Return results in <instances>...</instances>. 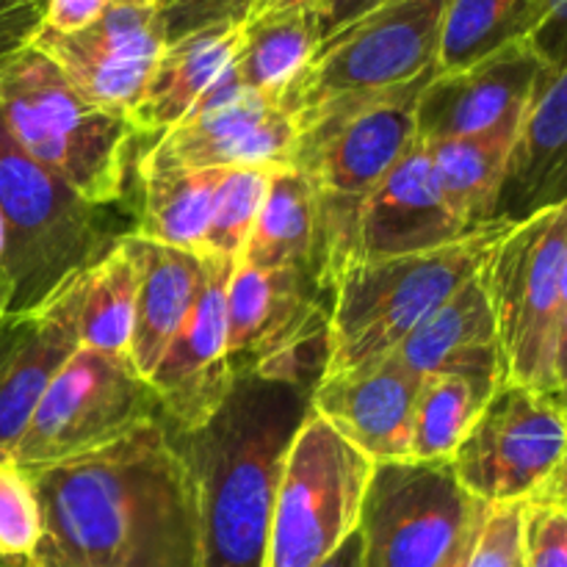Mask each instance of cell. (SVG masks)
Segmentation results:
<instances>
[{"mask_svg": "<svg viewBox=\"0 0 567 567\" xmlns=\"http://www.w3.org/2000/svg\"><path fill=\"white\" fill-rule=\"evenodd\" d=\"M25 471L44 518L25 567H203L197 491L164 421Z\"/></svg>", "mask_w": 567, "mask_h": 567, "instance_id": "obj_1", "label": "cell"}, {"mask_svg": "<svg viewBox=\"0 0 567 567\" xmlns=\"http://www.w3.org/2000/svg\"><path fill=\"white\" fill-rule=\"evenodd\" d=\"M310 396L247 371L203 426L169 432L197 491L203 567H266L277 485Z\"/></svg>", "mask_w": 567, "mask_h": 567, "instance_id": "obj_2", "label": "cell"}, {"mask_svg": "<svg viewBox=\"0 0 567 567\" xmlns=\"http://www.w3.org/2000/svg\"><path fill=\"white\" fill-rule=\"evenodd\" d=\"M0 122L22 153L86 203L125 199L136 127L86 103L33 44L0 61Z\"/></svg>", "mask_w": 567, "mask_h": 567, "instance_id": "obj_3", "label": "cell"}, {"mask_svg": "<svg viewBox=\"0 0 567 567\" xmlns=\"http://www.w3.org/2000/svg\"><path fill=\"white\" fill-rule=\"evenodd\" d=\"M509 227V221L496 219L430 252L343 266L332 291L330 363L324 377L396 352L421 321L485 269Z\"/></svg>", "mask_w": 567, "mask_h": 567, "instance_id": "obj_4", "label": "cell"}, {"mask_svg": "<svg viewBox=\"0 0 567 567\" xmlns=\"http://www.w3.org/2000/svg\"><path fill=\"white\" fill-rule=\"evenodd\" d=\"M22 153L0 122V216L6 221L9 316L42 310L133 233Z\"/></svg>", "mask_w": 567, "mask_h": 567, "instance_id": "obj_5", "label": "cell"}, {"mask_svg": "<svg viewBox=\"0 0 567 567\" xmlns=\"http://www.w3.org/2000/svg\"><path fill=\"white\" fill-rule=\"evenodd\" d=\"M432 75L382 92L330 100L293 120L291 166L308 177L321 208L358 225L363 199L419 138L415 103Z\"/></svg>", "mask_w": 567, "mask_h": 567, "instance_id": "obj_6", "label": "cell"}, {"mask_svg": "<svg viewBox=\"0 0 567 567\" xmlns=\"http://www.w3.org/2000/svg\"><path fill=\"white\" fill-rule=\"evenodd\" d=\"M565 255L567 203L509 227L482 269L496 319L504 382L548 399L563 313L559 280Z\"/></svg>", "mask_w": 567, "mask_h": 567, "instance_id": "obj_7", "label": "cell"}, {"mask_svg": "<svg viewBox=\"0 0 567 567\" xmlns=\"http://www.w3.org/2000/svg\"><path fill=\"white\" fill-rule=\"evenodd\" d=\"M374 463L310 408L286 454L266 567H319L358 532Z\"/></svg>", "mask_w": 567, "mask_h": 567, "instance_id": "obj_8", "label": "cell"}, {"mask_svg": "<svg viewBox=\"0 0 567 567\" xmlns=\"http://www.w3.org/2000/svg\"><path fill=\"white\" fill-rule=\"evenodd\" d=\"M332 288L310 269L236 264L227 286V354L236 374L316 391L330 363Z\"/></svg>", "mask_w": 567, "mask_h": 567, "instance_id": "obj_9", "label": "cell"}, {"mask_svg": "<svg viewBox=\"0 0 567 567\" xmlns=\"http://www.w3.org/2000/svg\"><path fill=\"white\" fill-rule=\"evenodd\" d=\"M449 0H388L321 42L282 94L291 120L349 94L404 86L437 72Z\"/></svg>", "mask_w": 567, "mask_h": 567, "instance_id": "obj_10", "label": "cell"}, {"mask_svg": "<svg viewBox=\"0 0 567 567\" xmlns=\"http://www.w3.org/2000/svg\"><path fill=\"white\" fill-rule=\"evenodd\" d=\"M153 421H161V404L131 360L78 349L50 380L11 460L22 468H48Z\"/></svg>", "mask_w": 567, "mask_h": 567, "instance_id": "obj_11", "label": "cell"}, {"mask_svg": "<svg viewBox=\"0 0 567 567\" xmlns=\"http://www.w3.org/2000/svg\"><path fill=\"white\" fill-rule=\"evenodd\" d=\"M485 509L449 460L374 465L358 526L363 567H441Z\"/></svg>", "mask_w": 567, "mask_h": 567, "instance_id": "obj_12", "label": "cell"}, {"mask_svg": "<svg viewBox=\"0 0 567 567\" xmlns=\"http://www.w3.org/2000/svg\"><path fill=\"white\" fill-rule=\"evenodd\" d=\"M567 443V410L524 385L502 382L449 457L476 502H529Z\"/></svg>", "mask_w": 567, "mask_h": 567, "instance_id": "obj_13", "label": "cell"}, {"mask_svg": "<svg viewBox=\"0 0 567 567\" xmlns=\"http://www.w3.org/2000/svg\"><path fill=\"white\" fill-rule=\"evenodd\" d=\"M297 125L280 97L249 92L233 64L183 122L161 133L136 166L153 169H236L291 166Z\"/></svg>", "mask_w": 567, "mask_h": 567, "instance_id": "obj_14", "label": "cell"}, {"mask_svg": "<svg viewBox=\"0 0 567 567\" xmlns=\"http://www.w3.org/2000/svg\"><path fill=\"white\" fill-rule=\"evenodd\" d=\"M86 103L131 116L164 53V31L155 9L109 6L97 22L78 33L39 25L31 39Z\"/></svg>", "mask_w": 567, "mask_h": 567, "instance_id": "obj_15", "label": "cell"}, {"mask_svg": "<svg viewBox=\"0 0 567 567\" xmlns=\"http://www.w3.org/2000/svg\"><path fill=\"white\" fill-rule=\"evenodd\" d=\"M546 72L529 42L509 44L463 70L435 72L415 103V136L421 142L518 136Z\"/></svg>", "mask_w": 567, "mask_h": 567, "instance_id": "obj_16", "label": "cell"}, {"mask_svg": "<svg viewBox=\"0 0 567 567\" xmlns=\"http://www.w3.org/2000/svg\"><path fill=\"white\" fill-rule=\"evenodd\" d=\"M205 286L158 365L147 377L169 432L203 426L236 382L227 354V286L238 260L205 258Z\"/></svg>", "mask_w": 567, "mask_h": 567, "instance_id": "obj_17", "label": "cell"}, {"mask_svg": "<svg viewBox=\"0 0 567 567\" xmlns=\"http://www.w3.org/2000/svg\"><path fill=\"white\" fill-rule=\"evenodd\" d=\"M421 391L396 354L324 377L310 396L316 415L336 426L374 465L413 460V415Z\"/></svg>", "mask_w": 567, "mask_h": 567, "instance_id": "obj_18", "label": "cell"}, {"mask_svg": "<svg viewBox=\"0 0 567 567\" xmlns=\"http://www.w3.org/2000/svg\"><path fill=\"white\" fill-rule=\"evenodd\" d=\"M468 236L437 186L421 138L363 199L354 225V260L430 252Z\"/></svg>", "mask_w": 567, "mask_h": 567, "instance_id": "obj_19", "label": "cell"}, {"mask_svg": "<svg viewBox=\"0 0 567 567\" xmlns=\"http://www.w3.org/2000/svg\"><path fill=\"white\" fill-rule=\"evenodd\" d=\"M563 203H567V66L548 70L537 83L509 150L496 219L518 225Z\"/></svg>", "mask_w": 567, "mask_h": 567, "instance_id": "obj_20", "label": "cell"}, {"mask_svg": "<svg viewBox=\"0 0 567 567\" xmlns=\"http://www.w3.org/2000/svg\"><path fill=\"white\" fill-rule=\"evenodd\" d=\"M393 354L421 380L452 374L502 385L496 319L482 271L421 321Z\"/></svg>", "mask_w": 567, "mask_h": 567, "instance_id": "obj_21", "label": "cell"}, {"mask_svg": "<svg viewBox=\"0 0 567 567\" xmlns=\"http://www.w3.org/2000/svg\"><path fill=\"white\" fill-rule=\"evenodd\" d=\"M78 349L70 321L50 305L0 316V463L11 460L50 380Z\"/></svg>", "mask_w": 567, "mask_h": 567, "instance_id": "obj_22", "label": "cell"}, {"mask_svg": "<svg viewBox=\"0 0 567 567\" xmlns=\"http://www.w3.org/2000/svg\"><path fill=\"white\" fill-rule=\"evenodd\" d=\"M138 266L136 316L127 360L147 380L172 338L186 324L205 286V255L164 247L127 233Z\"/></svg>", "mask_w": 567, "mask_h": 567, "instance_id": "obj_23", "label": "cell"}, {"mask_svg": "<svg viewBox=\"0 0 567 567\" xmlns=\"http://www.w3.org/2000/svg\"><path fill=\"white\" fill-rule=\"evenodd\" d=\"M241 42L244 22H219L164 44L142 100L127 116L138 136H161L186 120L203 94L230 70Z\"/></svg>", "mask_w": 567, "mask_h": 567, "instance_id": "obj_24", "label": "cell"}, {"mask_svg": "<svg viewBox=\"0 0 567 567\" xmlns=\"http://www.w3.org/2000/svg\"><path fill=\"white\" fill-rule=\"evenodd\" d=\"M138 266L127 236L103 255L64 291L50 299V308L70 321L78 347L125 358L131 349L133 316H136Z\"/></svg>", "mask_w": 567, "mask_h": 567, "instance_id": "obj_25", "label": "cell"}, {"mask_svg": "<svg viewBox=\"0 0 567 567\" xmlns=\"http://www.w3.org/2000/svg\"><path fill=\"white\" fill-rule=\"evenodd\" d=\"M319 255V197L293 166L271 172L264 208L238 264L252 269H310Z\"/></svg>", "mask_w": 567, "mask_h": 567, "instance_id": "obj_26", "label": "cell"}, {"mask_svg": "<svg viewBox=\"0 0 567 567\" xmlns=\"http://www.w3.org/2000/svg\"><path fill=\"white\" fill-rule=\"evenodd\" d=\"M227 169H153L136 166L142 194L133 233L164 247L203 252L216 188Z\"/></svg>", "mask_w": 567, "mask_h": 567, "instance_id": "obj_27", "label": "cell"}, {"mask_svg": "<svg viewBox=\"0 0 567 567\" xmlns=\"http://www.w3.org/2000/svg\"><path fill=\"white\" fill-rule=\"evenodd\" d=\"M321 42V11L288 9L255 14L244 22V42L233 61V75L249 92L282 100L286 89L319 53Z\"/></svg>", "mask_w": 567, "mask_h": 567, "instance_id": "obj_28", "label": "cell"}, {"mask_svg": "<svg viewBox=\"0 0 567 567\" xmlns=\"http://www.w3.org/2000/svg\"><path fill=\"white\" fill-rule=\"evenodd\" d=\"M515 136L437 138L424 142L437 186L468 233L496 221L498 194Z\"/></svg>", "mask_w": 567, "mask_h": 567, "instance_id": "obj_29", "label": "cell"}, {"mask_svg": "<svg viewBox=\"0 0 567 567\" xmlns=\"http://www.w3.org/2000/svg\"><path fill=\"white\" fill-rule=\"evenodd\" d=\"M546 0H449L443 14L437 72L476 64L509 44L529 42Z\"/></svg>", "mask_w": 567, "mask_h": 567, "instance_id": "obj_30", "label": "cell"}, {"mask_svg": "<svg viewBox=\"0 0 567 567\" xmlns=\"http://www.w3.org/2000/svg\"><path fill=\"white\" fill-rule=\"evenodd\" d=\"M498 385L468 377H424L413 415V460H449Z\"/></svg>", "mask_w": 567, "mask_h": 567, "instance_id": "obj_31", "label": "cell"}, {"mask_svg": "<svg viewBox=\"0 0 567 567\" xmlns=\"http://www.w3.org/2000/svg\"><path fill=\"white\" fill-rule=\"evenodd\" d=\"M277 166H236L227 169L216 188L214 208H210L208 233H205V258L241 260L252 227L264 208L269 192L271 172Z\"/></svg>", "mask_w": 567, "mask_h": 567, "instance_id": "obj_32", "label": "cell"}, {"mask_svg": "<svg viewBox=\"0 0 567 567\" xmlns=\"http://www.w3.org/2000/svg\"><path fill=\"white\" fill-rule=\"evenodd\" d=\"M44 518L31 474L14 463H0V565L25 567L42 540Z\"/></svg>", "mask_w": 567, "mask_h": 567, "instance_id": "obj_33", "label": "cell"}, {"mask_svg": "<svg viewBox=\"0 0 567 567\" xmlns=\"http://www.w3.org/2000/svg\"><path fill=\"white\" fill-rule=\"evenodd\" d=\"M524 509L526 502L487 507L480 537L465 567H526Z\"/></svg>", "mask_w": 567, "mask_h": 567, "instance_id": "obj_34", "label": "cell"}, {"mask_svg": "<svg viewBox=\"0 0 567 567\" xmlns=\"http://www.w3.org/2000/svg\"><path fill=\"white\" fill-rule=\"evenodd\" d=\"M252 0H161L155 6L166 44L219 22H247Z\"/></svg>", "mask_w": 567, "mask_h": 567, "instance_id": "obj_35", "label": "cell"}, {"mask_svg": "<svg viewBox=\"0 0 567 567\" xmlns=\"http://www.w3.org/2000/svg\"><path fill=\"white\" fill-rule=\"evenodd\" d=\"M524 563L526 567H567V509L526 502Z\"/></svg>", "mask_w": 567, "mask_h": 567, "instance_id": "obj_36", "label": "cell"}, {"mask_svg": "<svg viewBox=\"0 0 567 567\" xmlns=\"http://www.w3.org/2000/svg\"><path fill=\"white\" fill-rule=\"evenodd\" d=\"M532 50L548 70L567 66V0H546L543 20L529 39Z\"/></svg>", "mask_w": 567, "mask_h": 567, "instance_id": "obj_37", "label": "cell"}, {"mask_svg": "<svg viewBox=\"0 0 567 567\" xmlns=\"http://www.w3.org/2000/svg\"><path fill=\"white\" fill-rule=\"evenodd\" d=\"M42 25V6L33 0H0V61L31 44Z\"/></svg>", "mask_w": 567, "mask_h": 567, "instance_id": "obj_38", "label": "cell"}, {"mask_svg": "<svg viewBox=\"0 0 567 567\" xmlns=\"http://www.w3.org/2000/svg\"><path fill=\"white\" fill-rule=\"evenodd\" d=\"M114 0H42V28L78 33L97 22Z\"/></svg>", "mask_w": 567, "mask_h": 567, "instance_id": "obj_39", "label": "cell"}, {"mask_svg": "<svg viewBox=\"0 0 567 567\" xmlns=\"http://www.w3.org/2000/svg\"><path fill=\"white\" fill-rule=\"evenodd\" d=\"M388 0H327L321 9V28H324V39L338 33L341 28L352 25L354 20L365 17L369 11L380 9Z\"/></svg>", "mask_w": 567, "mask_h": 567, "instance_id": "obj_40", "label": "cell"}, {"mask_svg": "<svg viewBox=\"0 0 567 567\" xmlns=\"http://www.w3.org/2000/svg\"><path fill=\"white\" fill-rule=\"evenodd\" d=\"M529 502L551 504V507L567 509V443H565L563 454H559L557 465H554V471L548 474V480L543 482L540 491H537Z\"/></svg>", "mask_w": 567, "mask_h": 567, "instance_id": "obj_41", "label": "cell"}, {"mask_svg": "<svg viewBox=\"0 0 567 567\" xmlns=\"http://www.w3.org/2000/svg\"><path fill=\"white\" fill-rule=\"evenodd\" d=\"M551 399L559 408L567 410V310L559 316L557 330V349H554V382Z\"/></svg>", "mask_w": 567, "mask_h": 567, "instance_id": "obj_42", "label": "cell"}, {"mask_svg": "<svg viewBox=\"0 0 567 567\" xmlns=\"http://www.w3.org/2000/svg\"><path fill=\"white\" fill-rule=\"evenodd\" d=\"M485 513H487V509H485ZM482 520H485V515H482V518L476 520V524L471 526L468 532H465V535H463V540H460L457 546H454V551L449 554L446 559H443V565H441V567H465V565H468V559H471V551H474V543H476V537H480Z\"/></svg>", "mask_w": 567, "mask_h": 567, "instance_id": "obj_43", "label": "cell"}, {"mask_svg": "<svg viewBox=\"0 0 567 567\" xmlns=\"http://www.w3.org/2000/svg\"><path fill=\"white\" fill-rule=\"evenodd\" d=\"M327 0H252V11L249 17L255 14H269V11H288V9H324Z\"/></svg>", "mask_w": 567, "mask_h": 567, "instance_id": "obj_44", "label": "cell"}, {"mask_svg": "<svg viewBox=\"0 0 567 567\" xmlns=\"http://www.w3.org/2000/svg\"><path fill=\"white\" fill-rule=\"evenodd\" d=\"M319 567H363V557H360V535L354 532L330 559H324Z\"/></svg>", "mask_w": 567, "mask_h": 567, "instance_id": "obj_45", "label": "cell"}, {"mask_svg": "<svg viewBox=\"0 0 567 567\" xmlns=\"http://www.w3.org/2000/svg\"><path fill=\"white\" fill-rule=\"evenodd\" d=\"M161 0H114V6H133V9H155Z\"/></svg>", "mask_w": 567, "mask_h": 567, "instance_id": "obj_46", "label": "cell"}, {"mask_svg": "<svg viewBox=\"0 0 567 567\" xmlns=\"http://www.w3.org/2000/svg\"><path fill=\"white\" fill-rule=\"evenodd\" d=\"M559 305H563V313H565L567 310V255H565V264H563V280H559Z\"/></svg>", "mask_w": 567, "mask_h": 567, "instance_id": "obj_47", "label": "cell"}, {"mask_svg": "<svg viewBox=\"0 0 567 567\" xmlns=\"http://www.w3.org/2000/svg\"><path fill=\"white\" fill-rule=\"evenodd\" d=\"M33 3H39V6H42V0H33Z\"/></svg>", "mask_w": 567, "mask_h": 567, "instance_id": "obj_48", "label": "cell"}, {"mask_svg": "<svg viewBox=\"0 0 567 567\" xmlns=\"http://www.w3.org/2000/svg\"><path fill=\"white\" fill-rule=\"evenodd\" d=\"M0 316H6V313H3V310H0Z\"/></svg>", "mask_w": 567, "mask_h": 567, "instance_id": "obj_49", "label": "cell"}, {"mask_svg": "<svg viewBox=\"0 0 567 567\" xmlns=\"http://www.w3.org/2000/svg\"><path fill=\"white\" fill-rule=\"evenodd\" d=\"M0 567H6V565H0Z\"/></svg>", "mask_w": 567, "mask_h": 567, "instance_id": "obj_50", "label": "cell"}]
</instances>
